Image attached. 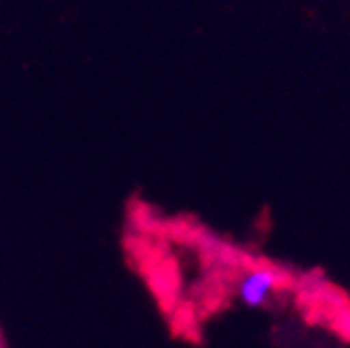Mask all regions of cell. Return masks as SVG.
<instances>
[{"instance_id": "1", "label": "cell", "mask_w": 350, "mask_h": 348, "mask_svg": "<svg viewBox=\"0 0 350 348\" xmlns=\"http://www.w3.org/2000/svg\"><path fill=\"white\" fill-rule=\"evenodd\" d=\"M280 288V276L269 267H254L238 282V298L246 307H265Z\"/></svg>"}]
</instances>
